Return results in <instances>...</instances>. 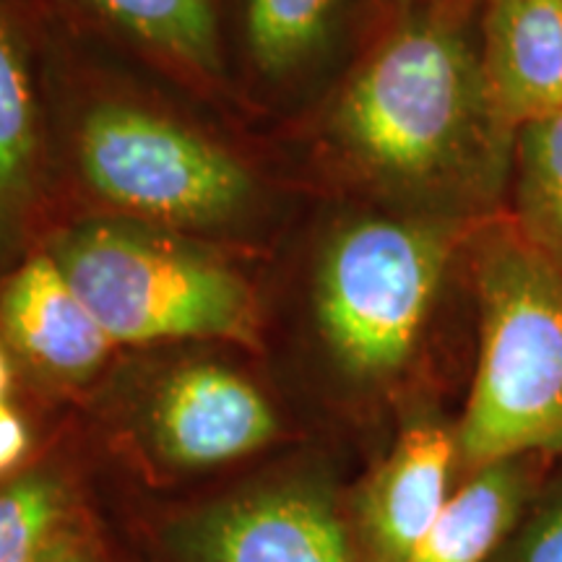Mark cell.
Masks as SVG:
<instances>
[{
  "instance_id": "6da1fadb",
  "label": "cell",
  "mask_w": 562,
  "mask_h": 562,
  "mask_svg": "<svg viewBox=\"0 0 562 562\" xmlns=\"http://www.w3.org/2000/svg\"><path fill=\"white\" fill-rule=\"evenodd\" d=\"M336 146L393 193L467 201L503 193L513 138L492 108L480 50L459 9L432 3L393 21L331 115Z\"/></svg>"
},
{
  "instance_id": "7a4b0ae2",
  "label": "cell",
  "mask_w": 562,
  "mask_h": 562,
  "mask_svg": "<svg viewBox=\"0 0 562 562\" xmlns=\"http://www.w3.org/2000/svg\"><path fill=\"white\" fill-rule=\"evenodd\" d=\"M480 362L456 430L469 469L562 453V273L510 220L476 229Z\"/></svg>"
},
{
  "instance_id": "3957f363",
  "label": "cell",
  "mask_w": 562,
  "mask_h": 562,
  "mask_svg": "<svg viewBox=\"0 0 562 562\" xmlns=\"http://www.w3.org/2000/svg\"><path fill=\"white\" fill-rule=\"evenodd\" d=\"M461 216H370L336 232L315 279V311L336 362L357 381H389L412 362L456 252Z\"/></svg>"
},
{
  "instance_id": "277c9868",
  "label": "cell",
  "mask_w": 562,
  "mask_h": 562,
  "mask_svg": "<svg viewBox=\"0 0 562 562\" xmlns=\"http://www.w3.org/2000/svg\"><path fill=\"white\" fill-rule=\"evenodd\" d=\"M53 258L115 344L248 341L256 334V300L245 279L195 250L94 224L68 235Z\"/></svg>"
},
{
  "instance_id": "5b68a950",
  "label": "cell",
  "mask_w": 562,
  "mask_h": 562,
  "mask_svg": "<svg viewBox=\"0 0 562 562\" xmlns=\"http://www.w3.org/2000/svg\"><path fill=\"white\" fill-rule=\"evenodd\" d=\"M94 191L133 214L172 224H220L252 199V178L232 154L146 110L102 104L79 138Z\"/></svg>"
},
{
  "instance_id": "8992f818",
  "label": "cell",
  "mask_w": 562,
  "mask_h": 562,
  "mask_svg": "<svg viewBox=\"0 0 562 562\" xmlns=\"http://www.w3.org/2000/svg\"><path fill=\"white\" fill-rule=\"evenodd\" d=\"M154 422L165 453L186 467L240 459L277 432V419L261 393L216 364L175 372L161 389Z\"/></svg>"
},
{
  "instance_id": "52a82bcc",
  "label": "cell",
  "mask_w": 562,
  "mask_h": 562,
  "mask_svg": "<svg viewBox=\"0 0 562 562\" xmlns=\"http://www.w3.org/2000/svg\"><path fill=\"white\" fill-rule=\"evenodd\" d=\"M482 70L510 133L562 112V0H487Z\"/></svg>"
},
{
  "instance_id": "ba28073f",
  "label": "cell",
  "mask_w": 562,
  "mask_h": 562,
  "mask_svg": "<svg viewBox=\"0 0 562 562\" xmlns=\"http://www.w3.org/2000/svg\"><path fill=\"white\" fill-rule=\"evenodd\" d=\"M0 326L26 360L60 378L94 372L115 344L45 252L21 258L3 273Z\"/></svg>"
},
{
  "instance_id": "9c48e42d",
  "label": "cell",
  "mask_w": 562,
  "mask_h": 562,
  "mask_svg": "<svg viewBox=\"0 0 562 562\" xmlns=\"http://www.w3.org/2000/svg\"><path fill=\"white\" fill-rule=\"evenodd\" d=\"M459 459L456 435L435 422L402 432L362 503V521L378 562H406L448 503Z\"/></svg>"
},
{
  "instance_id": "30bf717a",
  "label": "cell",
  "mask_w": 562,
  "mask_h": 562,
  "mask_svg": "<svg viewBox=\"0 0 562 562\" xmlns=\"http://www.w3.org/2000/svg\"><path fill=\"white\" fill-rule=\"evenodd\" d=\"M30 0H0V263L13 256L40 186L42 121Z\"/></svg>"
},
{
  "instance_id": "8fae6325",
  "label": "cell",
  "mask_w": 562,
  "mask_h": 562,
  "mask_svg": "<svg viewBox=\"0 0 562 562\" xmlns=\"http://www.w3.org/2000/svg\"><path fill=\"white\" fill-rule=\"evenodd\" d=\"M206 562H351L347 533L326 503L277 492L229 505L203 533Z\"/></svg>"
},
{
  "instance_id": "7c38bea8",
  "label": "cell",
  "mask_w": 562,
  "mask_h": 562,
  "mask_svg": "<svg viewBox=\"0 0 562 562\" xmlns=\"http://www.w3.org/2000/svg\"><path fill=\"white\" fill-rule=\"evenodd\" d=\"M497 461L476 469L406 562H487L516 526L526 495V463Z\"/></svg>"
},
{
  "instance_id": "4fadbf2b",
  "label": "cell",
  "mask_w": 562,
  "mask_h": 562,
  "mask_svg": "<svg viewBox=\"0 0 562 562\" xmlns=\"http://www.w3.org/2000/svg\"><path fill=\"white\" fill-rule=\"evenodd\" d=\"M100 24L136 40L161 58L199 70H222L216 0H63Z\"/></svg>"
},
{
  "instance_id": "5bb4252c",
  "label": "cell",
  "mask_w": 562,
  "mask_h": 562,
  "mask_svg": "<svg viewBox=\"0 0 562 562\" xmlns=\"http://www.w3.org/2000/svg\"><path fill=\"white\" fill-rule=\"evenodd\" d=\"M508 180L513 227L562 273V112L516 131Z\"/></svg>"
},
{
  "instance_id": "9a60e30c",
  "label": "cell",
  "mask_w": 562,
  "mask_h": 562,
  "mask_svg": "<svg viewBox=\"0 0 562 562\" xmlns=\"http://www.w3.org/2000/svg\"><path fill=\"white\" fill-rule=\"evenodd\" d=\"M347 9V0H243L248 50L263 74H292L311 63Z\"/></svg>"
},
{
  "instance_id": "2e32d148",
  "label": "cell",
  "mask_w": 562,
  "mask_h": 562,
  "mask_svg": "<svg viewBox=\"0 0 562 562\" xmlns=\"http://www.w3.org/2000/svg\"><path fill=\"white\" fill-rule=\"evenodd\" d=\"M66 518V497L47 476L0 487V562H47Z\"/></svg>"
},
{
  "instance_id": "e0dca14e",
  "label": "cell",
  "mask_w": 562,
  "mask_h": 562,
  "mask_svg": "<svg viewBox=\"0 0 562 562\" xmlns=\"http://www.w3.org/2000/svg\"><path fill=\"white\" fill-rule=\"evenodd\" d=\"M508 562H562V484L513 537Z\"/></svg>"
},
{
  "instance_id": "ac0fdd59",
  "label": "cell",
  "mask_w": 562,
  "mask_h": 562,
  "mask_svg": "<svg viewBox=\"0 0 562 562\" xmlns=\"http://www.w3.org/2000/svg\"><path fill=\"white\" fill-rule=\"evenodd\" d=\"M30 451V430L21 414L5 402L0 404V476L16 469Z\"/></svg>"
},
{
  "instance_id": "d6986e66",
  "label": "cell",
  "mask_w": 562,
  "mask_h": 562,
  "mask_svg": "<svg viewBox=\"0 0 562 562\" xmlns=\"http://www.w3.org/2000/svg\"><path fill=\"white\" fill-rule=\"evenodd\" d=\"M414 3H417V0H375V5L385 13V16L391 19V24H393V21L406 16V13L412 11Z\"/></svg>"
},
{
  "instance_id": "ffe728a7",
  "label": "cell",
  "mask_w": 562,
  "mask_h": 562,
  "mask_svg": "<svg viewBox=\"0 0 562 562\" xmlns=\"http://www.w3.org/2000/svg\"><path fill=\"white\" fill-rule=\"evenodd\" d=\"M11 364H9V357H5L3 347H0V404L9 402V391H11Z\"/></svg>"
},
{
  "instance_id": "44dd1931",
  "label": "cell",
  "mask_w": 562,
  "mask_h": 562,
  "mask_svg": "<svg viewBox=\"0 0 562 562\" xmlns=\"http://www.w3.org/2000/svg\"><path fill=\"white\" fill-rule=\"evenodd\" d=\"M47 562H83V560H79V558H70V554H68V558H55V554H53V558L47 560Z\"/></svg>"
}]
</instances>
